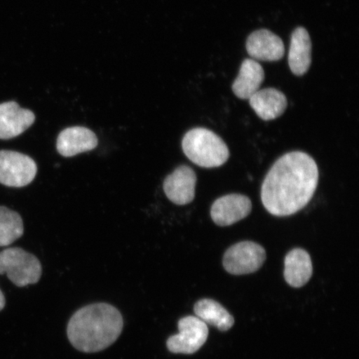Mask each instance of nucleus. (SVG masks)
I'll use <instances>...</instances> for the list:
<instances>
[{"label": "nucleus", "mask_w": 359, "mask_h": 359, "mask_svg": "<svg viewBox=\"0 0 359 359\" xmlns=\"http://www.w3.org/2000/svg\"><path fill=\"white\" fill-rule=\"evenodd\" d=\"M98 144L96 134L83 127L67 128L58 135L57 150L62 156L71 157L95 149Z\"/></svg>", "instance_id": "nucleus-12"}, {"label": "nucleus", "mask_w": 359, "mask_h": 359, "mask_svg": "<svg viewBox=\"0 0 359 359\" xmlns=\"http://www.w3.org/2000/svg\"><path fill=\"white\" fill-rule=\"evenodd\" d=\"M252 203L248 196L229 194L215 201L210 210L213 222L219 226H229L248 217Z\"/></svg>", "instance_id": "nucleus-8"}, {"label": "nucleus", "mask_w": 359, "mask_h": 359, "mask_svg": "<svg viewBox=\"0 0 359 359\" xmlns=\"http://www.w3.org/2000/svg\"><path fill=\"white\" fill-rule=\"evenodd\" d=\"M249 100L255 114L264 121L280 118L288 105L285 94L272 88L259 89Z\"/></svg>", "instance_id": "nucleus-13"}, {"label": "nucleus", "mask_w": 359, "mask_h": 359, "mask_svg": "<svg viewBox=\"0 0 359 359\" xmlns=\"http://www.w3.org/2000/svg\"><path fill=\"white\" fill-rule=\"evenodd\" d=\"M123 329L118 309L106 303L89 304L70 318L67 334L73 346L84 353L102 351L116 342Z\"/></svg>", "instance_id": "nucleus-2"}, {"label": "nucleus", "mask_w": 359, "mask_h": 359, "mask_svg": "<svg viewBox=\"0 0 359 359\" xmlns=\"http://www.w3.org/2000/svg\"><path fill=\"white\" fill-rule=\"evenodd\" d=\"M38 168L29 156L20 152L0 151V184L10 187H24L34 181Z\"/></svg>", "instance_id": "nucleus-6"}, {"label": "nucleus", "mask_w": 359, "mask_h": 359, "mask_svg": "<svg viewBox=\"0 0 359 359\" xmlns=\"http://www.w3.org/2000/svg\"><path fill=\"white\" fill-rule=\"evenodd\" d=\"M246 50L252 60L276 62L284 57L285 48L279 36L268 29H259L247 39Z\"/></svg>", "instance_id": "nucleus-11"}, {"label": "nucleus", "mask_w": 359, "mask_h": 359, "mask_svg": "<svg viewBox=\"0 0 359 359\" xmlns=\"http://www.w3.org/2000/svg\"><path fill=\"white\" fill-rule=\"evenodd\" d=\"M178 329L179 333L170 336L167 342L169 351L173 353H195L208 340V327L197 317L181 318L178 322Z\"/></svg>", "instance_id": "nucleus-7"}, {"label": "nucleus", "mask_w": 359, "mask_h": 359, "mask_svg": "<svg viewBox=\"0 0 359 359\" xmlns=\"http://www.w3.org/2000/svg\"><path fill=\"white\" fill-rule=\"evenodd\" d=\"M6 297H4L3 292L0 290V311H3V309L6 306Z\"/></svg>", "instance_id": "nucleus-19"}, {"label": "nucleus", "mask_w": 359, "mask_h": 359, "mask_svg": "<svg viewBox=\"0 0 359 359\" xmlns=\"http://www.w3.org/2000/svg\"><path fill=\"white\" fill-rule=\"evenodd\" d=\"M35 122L32 111L22 109L16 102L0 104V139L8 140L24 133Z\"/></svg>", "instance_id": "nucleus-10"}, {"label": "nucleus", "mask_w": 359, "mask_h": 359, "mask_svg": "<svg viewBox=\"0 0 359 359\" xmlns=\"http://www.w3.org/2000/svg\"><path fill=\"white\" fill-rule=\"evenodd\" d=\"M290 69L294 75L307 73L312 62V43L308 31L298 27L291 35L289 52Z\"/></svg>", "instance_id": "nucleus-14"}, {"label": "nucleus", "mask_w": 359, "mask_h": 359, "mask_svg": "<svg viewBox=\"0 0 359 359\" xmlns=\"http://www.w3.org/2000/svg\"><path fill=\"white\" fill-rule=\"evenodd\" d=\"M0 275H6L18 287L34 285L42 276L41 263L25 250L7 248L0 252Z\"/></svg>", "instance_id": "nucleus-4"}, {"label": "nucleus", "mask_w": 359, "mask_h": 359, "mask_svg": "<svg viewBox=\"0 0 359 359\" xmlns=\"http://www.w3.org/2000/svg\"><path fill=\"white\" fill-rule=\"evenodd\" d=\"M312 275V260L307 251L300 248L290 251L285 259L286 282L294 288H300L307 284Z\"/></svg>", "instance_id": "nucleus-16"}, {"label": "nucleus", "mask_w": 359, "mask_h": 359, "mask_svg": "<svg viewBox=\"0 0 359 359\" xmlns=\"http://www.w3.org/2000/svg\"><path fill=\"white\" fill-rule=\"evenodd\" d=\"M266 259L263 247L253 241H242L224 253L223 266L231 275L242 276L257 271Z\"/></svg>", "instance_id": "nucleus-5"}, {"label": "nucleus", "mask_w": 359, "mask_h": 359, "mask_svg": "<svg viewBox=\"0 0 359 359\" xmlns=\"http://www.w3.org/2000/svg\"><path fill=\"white\" fill-rule=\"evenodd\" d=\"M194 312L205 325H212L219 330L227 331L234 325L235 320L231 314L213 299L200 300L195 304Z\"/></svg>", "instance_id": "nucleus-17"}, {"label": "nucleus", "mask_w": 359, "mask_h": 359, "mask_svg": "<svg viewBox=\"0 0 359 359\" xmlns=\"http://www.w3.org/2000/svg\"><path fill=\"white\" fill-rule=\"evenodd\" d=\"M264 80V71L262 65L252 58H246L242 62L239 75L232 84L233 93L242 100H250L259 91Z\"/></svg>", "instance_id": "nucleus-15"}, {"label": "nucleus", "mask_w": 359, "mask_h": 359, "mask_svg": "<svg viewBox=\"0 0 359 359\" xmlns=\"http://www.w3.org/2000/svg\"><path fill=\"white\" fill-rule=\"evenodd\" d=\"M182 145L184 154L201 168L221 167L230 157V151L222 137L206 128L190 130L184 136Z\"/></svg>", "instance_id": "nucleus-3"}, {"label": "nucleus", "mask_w": 359, "mask_h": 359, "mask_svg": "<svg viewBox=\"0 0 359 359\" xmlns=\"http://www.w3.org/2000/svg\"><path fill=\"white\" fill-rule=\"evenodd\" d=\"M24 222L19 213L0 206V247L8 246L24 235Z\"/></svg>", "instance_id": "nucleus-18"}, {"label": "nucleus", "mask_w": 359, "mask_h": 359, "mask_svg": "<svg viewBox=\"0 0 359 359\" xmlns=\"http://www.w3.org/2000/svg\"><path fill=\"white\" fill-rule=\"evenodd\" d=\"M318 165L303 151H292L276 161L262 187V201L269 213L294 215L311 201L318 183Z\"/></svg>", "instance_id": "nucleus-1"}, {"label": "nucleus", "mask_w": 359, "mask_h": 359, "mask_svg": "<svg viewBox=\"0 0 359 359\" xmlns=\"http://www.w3.org/2000/svg\"><path fill=\"white\" fill-rule=\"evenodd\" d=\"M196 175L188 165H180L165 177L163 189L168 198L178 205L190 204L195 198Z\"/></svg>", "instance_id": "nucleus-9"}]
</instances>
